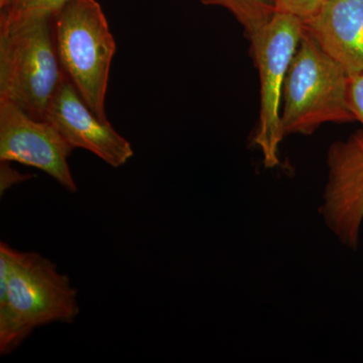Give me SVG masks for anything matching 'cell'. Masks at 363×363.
I'll return each instance as SVG.
<instances>
[{"instance_id":"1","label":"cell","mask_w":363,"mask_h":363,"mask_svg":"<svg viewBox=\"0 0 363 363\" xmlns=\"http://www.w3.org/2000/svg\"><path fill=\"white\" fill-rule=\"evenodd\" d=\"M79 313L77 290L54 262L0 243V354L18 350L35 329L72 323Z\"/></svg>"},{"instance_id":"2","label":"cell","mask_w":363,"mask_h":363,"mask_svg":"<svg viewBox=\"0 0 363 363\" xmlns=\"http://www.w3.org/2000/svg\"><path fill=\"white\" fill-rule=\"evenodd\" d=\"M51 13L0 14V100L45 121L64 73Z\"/></svg>"},{"instance_id":"3","label":"cell","mask_w":363,"mask_h":363,"mask_svg":"<svg viewBox=\"0 0 363 363\" xmlns=\"http://www.w3.org/2000/svg\"><path fill=\"white\" fill-rule=\"evenodd\" d=\"M350 74L303 30L284 86V135H312L324 123L355 121L348 104Z\"/></svg>"},{"instance_id":"4","label":"cell","mask_w":363,"mask_h":363,"mask_svg":"<svg viewBox=\"0 0 363 363\" xmlns=\"http://www.w3.org/2000/svg\"><path fill=\"white\" fill-rule=\"evenodd\" d=\"M60 66L86 104L108 121L105 99L116 43L96 0H68L55 14Z\"/></svg>"},{"instance_id":"5","label":"cell","mask_w":363,"mask_h":363,"mask_svg":"<svg viewBox=\"0 0 363 363\" xmlns=\"http://www.w3.org/2000/svg\"><path fill=\"white\" fill-rule=\"evenodd\" d=\"M302 35V18L276 11L264 28L248 38L260 82L259 118L255 143L262 152L267 168L279 164V147L285 138L281 128L284 86Z\"/></svg>"},{"instance_id":"6","label":"cell","mask_w":363,"mask_h":363,"mask_svg":"<svg viewBox=\"0 0 363 363\" xmlns=\"http://www.w3.org/2000/svg\"><path fill=\"white\" fill-rule=\"evenodd\" d=\"M74 147L51 123L0 100V161L39 169L70 193L78 191L68 159Z\"/></svg>"},{"instance_id":"7","label":"cell","mask_w":363,"mask_h":363,"mask_svg":"<svg viewBox=\"0 0 363 363\" xmlns=\"http://www.w3.org/2000/svg\"><path fill=\"white\" fill-rule=\"evenodd\" d=\"M321 214L344 247L357 248L363 223V130L331 145Z\"/></svg>"},{"instance_id":"8","label":"cell","mask_w":363,"mask_h":363,"mask_svg":"<svg viewBox=\"0 0 363 363\" xmlns=\"http://www.w3.org/2000/svg\"><path fill=\"white\" fill-rule=\"evenodd\" d=\"M45 121L74 149L88 150L112 168H121L135 155L130 143L91 111L65 74L50 100Z\"/></svg>"},{"instance_id":"9","label":"cell","mask_w":363,"mask_h":363,"mask_svg":"<svg viewBox=\"0 0 363 363\" xmlns=\"http://www.w3.org/2000/svg\"><path fill=\"white\" fill-rule=\"evenodd\" d=\"M303 30L350 75L363 71V0H323Z\"/></svg>"},{"instance_id":"10","label":"cell","mask_w":363,"mask_h":363,"mask_svg":"<svg viewBox=\"0 0 363 363\" xmlns=\"http://www.w3.org/2000/svg\"><path fill=\"white\" fill-rule=\"evenodd\" d=\"M206 6H220L233 14L250 38L272 20L277 9L274 0H201Z\"/></svg>"},{"instance_id":"11","label":"cell","mask_w":363,"mask_h":363,"mask_svg":"<svg viewBox=\"0 0 363 363\" xmlns=\"http://www.w3.org/2000/svg\"><path fill=\"white\" fill-rule=\"evenodd\" d=\"M67 1L68 0H6L0 7V14L45 13L55 16Z\"/></svg>"},{"instance_id":"12","label":"cell","mask_w":363,"mask_h":363,"mask_svg":"<svg viewBox=\"0 0 363 363\" xmlns=\"http://www.w3.org/2000/svg\"><path fill=\"white\" fill-rule=\"evenodd\" d=\"M323 0H274L277 11L297 16L302 20L316 13Z\"/></svg>"},{"instance_id":"13","label":"cell","mask_w":363,"mask_h":363,"mask_svg":"<svg viewBox=\"0 0 363 363\" xmlns=\"http://www.w3.org/2000/svg\"><path fill=\"white\" fill-rule=\"evenodd\" d=\"M347 96L355 121H359L363 126V71L350 75Z\"/></svg>"},{"instance_id":"14","label":"cell","mask_w":363,"mask_h":363,"mask_svg":"<svg viewBox=\"0 0 363 363\" xmlns=\"http://www.w3.org/2000/svg\"><path fill=\"white\" fill-rule=\"evenodd\" d=\"M32 178L33 176L21 174L13 169L11 162L0 161V195L4 196L13 186Z\"/></svg>"},{"instance_id":"15","label":"cell","mask_w":363,"mask_h":363,"mask_svg":"<svg viewBox=\"0 0 363 363\" xmlns=\"http://www.w3.org/2000/svg\"><path fill=\"white\" fill-rule=\"evenodd\" d=\"M4 2H6V0H0V6H4Z\"/></svg>"}]
</instances>
